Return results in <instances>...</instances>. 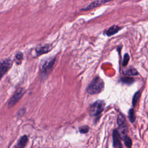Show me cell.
Instances as JSON below:
<instances>
[{"label": "cell", "mask_w": 148, "mask_h": 148, "mask_svg": "<svg viewBox=\"0 0 148 148\" xmlns=\"http://www.w3.org/2000/svg\"><path fill=\"white\" fill-rule=\"evenodd\" d=\"M104 89V82L99 77H95L87 87V92L91 95L97 94L101 92Z\"/></svg>", "instance_id": "cell-1"}, {"label": "cell", "mask_w": 148, "mask_h": 148, "mask_svg": "<svg viewBox=\"0 0 148 148\" xmlns=\"http://www.w3.org/2000/svg\"><path fill=\"white\" fill-rule=\"evenodd\" d=\"M105 103L103 100H98L91 104L89 108V113L91 116H97L102 113L104 109Z\"/></svg>", "instance_id": "cell-2"}, {"label": "cell", "mask_w": 148, "mask_h": 148, "mask_svg": "<svg viewBox=\"0 0 148 148\" xmlns=\"http://www.w3.org/2000/svg\"><path fill=\"white\" fill-rule=\"evenodd\" d=\"M24 93H25V89L23 87L18 88L9 100V102L8 103V108H11L13 107L22 98Z\"/></svg>", "instance_id": "cell-3"}, {"label": "cell", "mask_w": 148, "mask_h": 148, "mask_svg": "<svg viewBox=\"0 0 148 148\" xmlns=\"http://www.w3.org/2000/svg\"><path fill=\"white\" fill-rule=\"evenodd\" d=\"M12 64L13 61L10 58H6L0 61V80L11 68Z\"/></svg>", "instance_id": "cell-4"}, {"label": "cell", "mask_w": 148, "mask_h": 148, "mask_svg": "<svg viewBox=\"0 0 148 148\" xmlns=\"http://www.w3.org/2000/svg\"><path fill=\"white\" fill-rule=\"evenodd\" d=\"M56 61V58H51L50 60H46L42 66L41 68V73L42 75H44L45 76H46V75H48V73L50 72L51 69L53 68V66H54V62Z\"/></svg>", "instance_id": "cell-5"}, {"label": "cell", "mask_w": 148, "mask_h": 148, "mask_svg": "<svg viewBox=\"0 0 148 148\" xmlns=\"http://www.w3.org/2000/svg\"><path fill=\"white\" fill-rule=\"evenodd\" d=\"M111 1H113V0H95L94 1H92L90 5H88L84 8H83L82 9V10L86 11V10H88L92 9H94L95 8L98 7L100 5H103L106 2Z\"/></svg>", "instance_id": "cell-6"}, {"label": "cell", "mask_w": 148, "mask_h": 148, "mask_svg": "<svg viewBox=\"0 0 148 148\" xmlns=\"http://www.w3.org/2000/svg\"><path fill=\"white\" fill-rule=\"evenodd\" d=\"M53 49V46L51 44H46L42 46L37 47L35 49L36 56H39L41 54H43L49 52Z\"/></svg>", "instance_id": "cell-7"}, {"label": "cell", "mask_w": 148, "mask_h": 148, "mask_svg": "<svg viewBox=\"0 0 148 148\" xmlns=\"http://www.w3.org/2000/svg\"><path fill=\"white\" fill-rule=\"evenodd\" d=\"M121 138L117 131L115 130L113 132V145L114 147H122L123 145L120 140Z\"/></svg>", "instance_id": "cell-8"}, {"label": "cell", "mask_w": 148, "mask_h": 148, "mask_svg": "<svg viewBox=\"0 0 148 148\" xmlns=\"http://www.w3.org/2000/svg\"><path fill=\"white\" fill-rule=\"evenodd\" d=\"M121 29V28L117 25H114L112 27H110V28H109L106 31V34L108 36H112L116 34H117L120 29Z\"/></svg>", "instance_id": "cell-9"}, {"label": "cell", "mask_w": 148, "mask_h": 148, "mask_svg": "<svg viewBox=\"0 0 148 148\" xmlns=\"http://www.w3.org/2000/svg\"><path fill=\"white\" fill-rule=\"evenodd\" d=\"M28 138L27 135H24L22 136L18 140L16 147H19V148H23V147H25L27 145V143L28 142Z\"/></svg>", "instance_id": "cell-10"}, {"label": "cell", "mask_w": 148, "mask_h": 148, "mask_svg": "<svg viewBox=\"0 0 148 148\" xmlns=\"http://www.w3.org/2000/svg\"><path fill=\"white\" fill-rule=\"evenodd\" d=\"M124 74L126 75H135L136 76L138 75V72L137 70L134 68H130L125 69L124 71Z\"/></svg>", "instance_id": "cell-11"}, {"label": "cell", "mask_w": 148, "mask_h": 148, "mask_svg": "<svg viewBox=\"0 0 148 148\" xmlns=\"http://www.w3.org/2000/svg\"><path fill=\"white\" fill-rule=\"evenodd\" d=\"M23 60V54L21 51H18L14 57V60L16 61V63L17 65H20L21 64V62Z\"/></svg>", "instance_id": "cell-12"}, {"label": "cell", "mask_w": 148, "mask_h": 148, "mask_svg": "<svg viewBox=\"0 0 148 148\" xmlns=\"http://www.w3.org/2000/svg\"><path fill=\"white\" fill-rule=\"evenodd\" d=\"M128 118H129V120L130 121L133 123L135 122V119H136V117H135V112H134V110L132 108L130 109L128 111Z\"/></svg>", "instance_id": "cell-13"}, {"label": "cell", "mask_w": 148, "mask_h": 148, "mask_svg": "<svg viewBox=\"0 0 148 148\" xmlns=\"http://www.w3.org/2000/svg\"><path fill=\"white\" fill-rule=\"evenodd\" d=\"M121 81L125 84L130 85L134 83V80L133 78L130 77H122L121 78Z\"/></svg>", "instance_id": "cell-14"}, {"label": "cell", "mask_w": 148, "mask_h": 148, "mask_svg": "<svg viewBox=\"0 0 148 148\" xmlns=\"http://www.w3.org/2000/svg\"><path fill=\"white\" fill-rule=\"evenodd\" d=\"M140 92L139 91H137L135 92V94L134 95L133 98H132V106H135L136 104L138 102V101L140 97Z\"/></svg>", "instance_id": "cell-15"}, {"label": "cell", "mask_w": 148, "mask_h": 148, "mask_svg": "<svg viewBox=\"0 0 148 148\" xmlns=\"http://www.w3.org/2000/svg\"><path fill=\"white\" fill-rule=\"evenodd\" d=\"M123 139L124 140V143H125L126 147H131V146H132V140H131V138L128 135L125 136Z\"/></svg>", "instance_id": "cell-16"}, {"label": "cell", "mask_w": 148, "mask_h": 148, "mask_svg": "<svg viewBox=\"0 0 148 148\" xmlns=\"http://www.w3.org/2000/svg\"><path fill=\"white\" fill-rule=\"evenodd\" d=\"M79 132L82 134H86L89 131V127L88 125H84L82 126L79 128Z\"/></svg>", "instance_id": "cell-17"}, {"label": "cell", "mask_w": 148, "mask_h": 148, "mask_svg": "<svg viewBox=\"0 0 148 148\" xmlns=\"http://www.w3.org/2000/svg\"><path fill=\"white\" fill-rule=\"evenodd\" d=\"M130 60V56L128 53H125L124 56V58L123 61V66H125L127 65L128 61Z\"/></svg>", "instance_id": "cell-18"}]
</instances>
